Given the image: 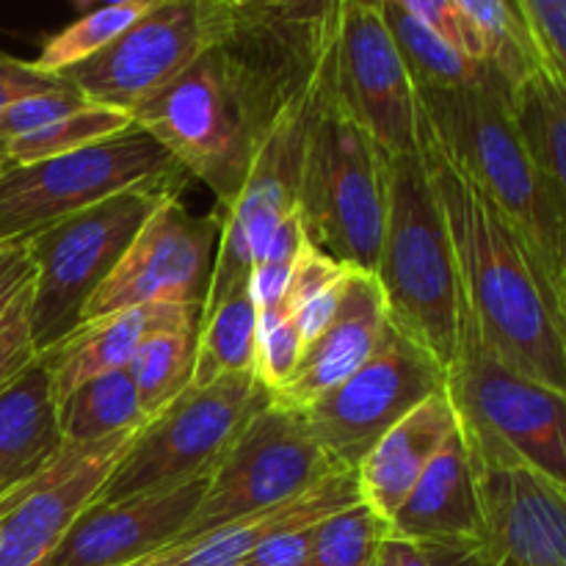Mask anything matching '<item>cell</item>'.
<instances>
[{"instance_id": "1", "label": "cell", "mask_w": 566, "mask_h": 566, "mask_svg": "<svg viewBox=\"0 0 566 566\" xmlns=\"http://www.w3.org/2000/svg\"><path fill=\"white\" fill-rule=\"evenodd\" d=\"M318 36L321 31L238 20L227 42L136 105L133 125L230 208L276 105L307 66Z\"/></svg>"}, {"instance_id": "2", "label": "cell", "mask_w": 566, "mask_h": 566, "mask_svg": "<svg viewBox=\"0 0 566 566\" xmlns=\"http://www.w3.org/2000/svg\"><path fill=\"white\" fill-rule=\"evenodd\" d=\"M420 153L446 216L464 310L481 343L520 374L566 392V326L534 263L475 182L431 136L426 116Z\"/></svg>"}, {"instance_id": "3", "label": "cell", "mask_w": 566, "mask_h": 566, "mask_svg": "<svg viewBox=\"0 0 566 566\" xmlns=\"http://www.w3.org/2000/svg\"><path fill=\"white\" fill-rule=\"evenodd\" d=\"M431 136L475 182L534 263L566 326V197L536 166L497 70L462 88H415Z\"/></svg>"}, {"instance_id": "4", "label": "cell", "mask_w": 566, "mask_h": 566, "mask_svg": "<svg viewBox=\"0 0 566 566\" xmlns=\"http://www.w3.org/2000/svg\"><path fill=\"white\" fill-rule=\"evenodd\" d=\"M385 230L374 276L387 321L448 370L462 343L464 296L423 153L385 155Z\"/></svg>"}, {"instance_id": "5", "label": "cell", "mask_w": 566, "mask_h": 566, "mask_svg": "<svg viewBox=\"0 0 566 566\" xmlns=\"http://www.w3.org/2000/svg\"><path fill=\"white\" fill-rule=\"evenodd\" d=\"M335 28L337 6L321 28L318 44H315L307 66L276 105L274 119L265 127L263 142H260L241 191L232 199L230 208H224L219 249H216L213 274H210L202 313L224 302L238 287L249 285L254 263L265 252L274 232L280 230L287 216L298 210L304 155H307L310 127H313L321 86H324L326 66H329Z\"/></svg>"}, {"instance_id": "6", "label": "cell", "mask_w": 566, "mask_h": 566, "mask_svg": "<svg viewBox=\"0 0 566 566\" xmlns=\"http://www.w3.org/2000/svg\"><path fill=\"white\" fill-rule=\"evenodd\" d=\"M332 55L310 127L298 213L315 247L352 269L374 274L387 208L385 153L337 103Z\"/></svg>"}, {"instance_id": "7", "label": "cell", "mask_w": 566, "mask_h": 566, "mask_svg": "<svg viewBox=\"0 0 566 566\" xmlns=\"http://www.w3.org/2000/svg\"><path fill=\"white\" fill-rule=\"evenodd\" d=\"M188 180V171L136 125L77 153L6 166L0 177V249L25 243L55 221L116 193L147 188L177 197Z\"/></svg>"}, {"instance_id": "8", "label": "cell", "mask_w": 566, "mask_h": 566, "mask_svg": "<svg viewBox=\"0 0 566 566\" xmlns=\"http://www.w3.org/2000/svg\"><path fill=\"white\" fill-rule=\"evenodd\" d=\"M164 199L169 193L147 188L116 193L28 238L25 249L33 263L28 315L39 357L81 326L86 304Z\"/></svg>"}, {"instance_id": "9", "label": "cell", "mask_w": 566, "mask_h": 566, "mask_svg": "<svg viewBox=\"0 0 566 566\" xmlns=\"http://www.w3.org/2000/svg\"><path fill=\"white\" fill-rule=\"evenodd\" d=\"M271 401L254 370L205 387H188L164 412L149 418L116 462L97 503H116L213 475L243 426Z\"/></svg>"}, {"instance_id": "10", "label": "cell", "mask_w": 566, "mask_h": 566, "mask_svg": "<svg viewBox=\"0 0 566 566\" xmlns=\"http://www.w3.org/2000/svg\"><path fill=\"white\" fill-rule=\"evenodd\" d=\"M446 390L464 429L492 437L566 490V392L497 359L468 310Z\"/></svg>"}, {"instance_id": "11", "label": "cell", "mask_w": 566, "mask_h": 566, "mask_svg": "<svg viewBox=\"0 0 566 566\" xmlns=\"http://www.w3.org/2000/svg\"><path fill=\"white\" fill-rule=\"evenodd\" d=\"M340 462L329 457L302 412L269 401L249 418L210 475L197 512L164 551L202 539L224 525L287 501Z\"/></svg>"}, {"instance_id": "12", "label": "cell", "mask_w": 566, "mask_h": 566, "mask_svg": "<svg viewBox=\"0 0 566 566\" xmlns=\"http://www.w3.org/2000/svg\"><path fill=\"white\" fill-rule=\"evenodd\" d=\"M235 28V0H158L108 48L61 77L92 103L130 114Z\"/></svg>"}, {"instance_id": "13", "label": "cell", "mask_w": 566, "mask_h": 566, "mask_svg": "<svg viewBox=\"0 0 566 566\" xmlns=\"http://www.w3.org/2000/svg\"><path fill=\"white\" fill-rule=\"evenodd\" d=\"M446 381L448 370L387 321L376 352L348 379L302 409V418L335 462L357 468L398 420L446 390Z\"/></svg>"}, {"instance_id": "14", "label": "cell", "mask_w": 566, "mask_h": 566, "mask_svg": "<svg viewBox=\"0 0 566 566\" xmlns=\"http://www.w3.org/2000/svg\"><path fill=\"white\" fill-rule=\"evenodd\" d=\"M332 88L381 153H418L423 108L379 0L337 3Z\"/></svg>"}, {"instance_id": "15", "label": "cell", "mask_w": 566, "mask_h": 566, "mask_svg": "<svg viewBox=\"0 0 566 566\" xmlns=\"http://www.w3.org/2000/svg\"><path fill=\"white\" fill-rule=\"evenodd\" d=\"M219 235L221 216H193L177 197L164 199L86 304L81 324L153 302L205 307Z\"/></svg>"}, {"instance_id": "16", "label": "cell", "mask_w": 566, "mask_h": 566, "mask_svg": "<svg viewBox=\"0 0 566 566\" xmlns=\"http://www.w3.org/2000/svg\"><path fill=\"white\" fill-rule=\"evenodd\" d=\"M462 426V423H459ZM475 464L486 551L506 566H566V490L492 437L462 426Z\"/></svg>"}, {"instance_id": "17", "label": "cell", "mask_w": 566, "mask_h": 566, "mask_svg": "<svg viewBox=\"0 0 566 566\" xmlns=\"http://www.w3.org/2000/svg\"><path fill=\"white\" fill-rule=\"evenodd\" d=\"M147 423V420H144ZM144 423L92 446H64L0 517V566H53L72 523L92 506Z\"/></svg>"}, {"instance_id": "18", "label": "cell", "mask_w": 566, "mask_h": 566, "mask_svg": "<svg viewBox=\"0 0 566 566\" xmlns=\"http://www.w3.org/2000/svg\"><path fill=\"white\" fill-rule=\"evenodd\" d=\"M210 475L116 503L86 506L61 542L53 566H133L180 536Z\"/></svg>"}, {"instance_id": "19", "label": "cell", "mask_w": 566, "mask_h": 566, "mask_svg": "<svg viewBox=\"0 0 566 566\" xmlns=\"http://www.w3.org/2000/svg\"><path fill=\"white\" fill-rule=\"evenodd\" d=\"M390 534L440 553H473L486 545L479 479L462 426L448 437L392 514Z\"/></svg>"}, {"instance_id": "20", "label": "cell", "mask_w": 566, "mask_h": 566, "mask_svg": "<svg viewBox=\"0 0 566 566\" xmlns=\"http://www.w3.org/2000/svg\"><path fill=\"white\" fill-rule=\"evenodd\" d=\"M387 310L374 274L352 269L335 315L321 335L304 346L293 374L271 390V401L302 412L354 374L381 340Z\"/></svg>"}, {"instance_id": "21", "label": "cell", "mask_w": 566, "mask_h": 566, "mask_svg": "<svg viewBox=\"0 0 566 566\" xmlns=\"http://www.w3.org/2000/svg\"><path fill=\"white\" fill-rule=\"evenodd\" d=\"M359 501H363V490H359L357 468L337 464V468H332L329 473L315 479L313 484L304 486L302 492H296L287 501L274 503L263 512L224 525V528L213 531V534L202 536L191 545L155 553L147 562L160 566H238L263 542L291 534V531L315 528L324 520H329L332 514L343 512V509L354 506Z\"/></svg>"}, {"instance_id": "22", "label": "cell", "mask_w": 566, "mask_h": 566, "mask_svg": "<svg viewBox=\"0 0 566 566\" xmlns=\"http://www.w3.org/2000/svg\"><path fill=\"white\" fill-rule=\"evenodd\" d=\"M199 318H202L199 304L153 302L111 313L97 321H86L59 346L42 354L50 370L55 401L70 396L83 381L127 368L144 337L153 335L155 329L199 324Z\"/></svg>"}, {"instance_id": "23", "label": "cell", "mask_w": 566, "mask_h": 566, "mask_svg": "<svg viewBox=\"0 0 566 566\" xmlns=\"http://www.w3.org/2000/svg\"><path fill=\"white\" fill-rule=\"evenodd\" d=\"M459 429V415L448 390L434 392L407 418L398 420L357 464L363 501L390 525L392 514L412 492L423 470L448 437Z\"/></svg>"}, {"instance_id": "24", "label": "cell", "mask_w": 566, "mask_h": 566, "mask_svg": "<svg viewBox=\"0 0 566 566\" xmlns=\"http://www.w3.org/2000/svg\"><path fill=\"white\" fill-rule=\"evenodd\" d=\"M61 448L59 401L39 357L0 392V486L44 470Z\"/></svg>"}, {"instance_id": "25", "label": "cell", "mask_w": 566, "mask_h": 566, "mask_svg": "<svg viewBox=\"0 0 566 566\" xmlns=\"http://www.w3.org/2000/svg\"><path fill=\"white\" fill-rule=\"evenodd\" d=\"M258 326L260 313L252 285L238 287L213 310H205L199 318L191 387L213 385L224 376L258 368Z\"/></svg>"}, {"instance_id": "26", "label": "cell", "mask_w": 566, "mask_h": 566, "mask_svg": "<svg viewBox=\"0 0 566 566\" xmlns=\"http://www.w3.org/2000/svg\"><path fill=\"white\" fill-rule=\"evenodd\" d=\"M509 105L531 158L566 197V81L539 66L512 86Z\"/></svg>"}, {"instance_id": "27", "label": "cell", "mask_w": 566, "mask_h": 566, "mask_svg": "<svg viewBox=\"0 0 566 566\" xmlns=\"http://www.w3.org/2000/svg\"><path fill=\"white\" fill-rule=\"evenodd\" d=\"M144 420L147 418L127 368L83 381L59 401V429L64 446H92Z\"/></svg>"}, {"instance_id": "28", "label": "cell", "mask_w": 566, "mask_h": 566, "mask_svg": "<svg viewBox=\"0 0 566 566\" xmlns=\"http://www.w3.org/2000/svg\"><path fill=\"white\" fill-rule=\"evenodd\" d=\"M199 324L155 329L142 340L133 354L127 374L136 385L144 418L164 412L177 396L191 387L193 363H197Z\"/></svg>"}, {"instance_id": "29", "label": "cell", "mask_w": 566, "mask_h": 566, "mask_svg": "<svg viewBox=\"0 0 566 566\" xmlns=\"http://www.w3.org/2000/svg\"><path fill=\"white\" fill-rule=\"evenodd\" d=\"M379 3L415 88H462L495 70L492 64L470 59L462 50L442 42L437 33H431L429 28L412 20L392 0H379Z\"/></svg>"}, {"instance_id": "30", "label": "cell", "mask_w": 566, "mask_h": 566, "mask_svg": "<svg viewBox=\"0 0 566 566\" xmlns=\"http://www.w3.org/2000/svg\"><path fill=\"white\" fill-rule=\"evenodd\" d=\"M130 127L133 116L127 111L88 103L86 108L75 111V114L64 116V119L53 122L42 130L3 142L0 144V155H3L6 166H28L36 164V160L59 158V155L77 153V149H86L92 144L108 142V138L119 136Z\"/></svg>"}, {"instance_id": "31", "label": "cell", "mask_w": 566, "mask_h": 566, "mask_svg": "<svg viewBox=\"0 0 566 566\" xmlns=\"http://www.w3.org/2000/svg\"><path fill=\"white\" fill-rule=\"evenodd\" d=\"M453 3L479 33L486 55H490V64L506 77L509 86H517L523 77L539 70V50H536L514 0H453Z\"/></svg>"}, {"instance_id": "32", "label": "cell", "mask_w": 566, "mask_h": 566, "mask_svg": "<svg viewBox=\"0 0 566 566\" xmlns=\"http://www.w3.org/2000/svg\"><path fill=\"white\" fill-rule=\"evenodd\" d=\"M158 0H127V3L99 6V9L86 11L81 20L50 36L33 64L42 72H50V75H61V72L72 70L75 64L108 48L116 36H122Z\"/></svg>"}, {"instance_id": "33", "label": "cell", "mask_w": 566, "mask_h": 566, "mask_svg": "<svg viewBox=\"0 0 566 566\" xmlns=\"http://www.w3.org/2000/svg\"><path fill=\"white\" fill-rule=\"evenodd\" d=\"M390 534L385 517L365 501L332 514L318 525L307 566H376L381 539Z\"/></svg>"}, {"instance_id": "34", "label": "cell", "mask_w": 566, "mask_h": 566, "mask_svg": "<svg viewBox=\"0 0 566 566\" xmlns=\"http://www.w3.org/2000/svg\"><path fill=\"white\" fill-rule=\"evenodd\" d=\"M304 241H307V232H304L302 213L296 210V213L282 221L280 230L274 232V238L265 247V252L254 263L252 276H249L258 313H271V310H276L285 302L293 265H296Z\"/></svg>"}, {"instance_id": "35", "label": "cell", "mask_w": 566, "mask_h": 566, "mask_svg": "<svg viewBox=\"0 0 566 566\" xmlns=\"http://www.w3.org/2000/svg\"><path fill=\"white\" fill-rule=\"evenodd\" d=\"M302 352V332H298L296 321H293V315L282 304L271 310V313H260L258 368H254V374L269 387V392L293 374Z\"/></svg>"}, {"instance_id": "36", "label": "cell", "mask_w": 566, "mask_h": 566, "mask_svg": "<svg viewBox=\"0 0 566 566\" xmlns=\"http://www.w3.org/2000/svg\"><path fill=\"white\" fill-rule=\"evenodd\" d=\"M88 103H92V99L83 97V94L77 92V88H72L66 81L61 83V86L50 88V92L31 94V97L9 105V108L0 114V144L11 142V138L28 136V133L42 130V127L53 125V122L86 108Z\"/></svg>"}, {"instance_id": "37", "label": "cell", "mask_w": 566, "mask_h": 566, "mask_svg": "<svg viewBox=\"0 0 566 566\" xmlns=\"http://www.w3.org/2000/svg\"><path fill=\"white\" fill-rule=\"evenodd\" d=\"M348 271H352V265L335 260L332 254H326L324 249H318L307 238V241L302 243L296 265H293L291 285H287L282 307L291 315H296L298 310L313 304L315 298L326 296V293H332L335 287H340L343 280L348 276Z\"/></svg>"}, {"instance_id": "38", "label": "cell", "mask_w": 566, "mask_h": 566, "mask_svg": "<svg viewBox=\"0 0 566 566\" xmlns=\"http://www.w3.org/2000/svg\"><path fill=\"white\" fill-rule=\"evenodd\" d=\"M392 3L401 11H407V14L412 17V20H418L420 25L429 28L431 33H437L442 42L462 50L470 59L490 64L484 42H481L479 33L473 31V25L464 20L462 11L457 9L453 0H392Z\"/></svg>"}, {"instance_id": "39", "label": "cell", "mask_w": 566, "mask_h": 566, "mask_svg": "<svg viewBox=\"0 0 566 566\" xmlns=\"http://www.w3.org/2000/svg\"><path fill=\"white\" fill-rule=\"evenodd\" d=\"M542 66L558 72L566 81V0H514Z\"/></svg>"}, {"instance_id": "40", "label": "cell", "mask_w": 566, "mask_h": 566, "mask_svg": "<svg viewBox=\"0 0 566 566\" xmlns=\"http://www.w3.org/2000/svg\"><path fill=\"white\" fill-rule=\"evenodd\" d=\"M28 304H31V287L17 298L14 307L0 324V392L39 359L36 346H33Z\"/></svg>"}, {"instance_id": "41", "label": "cell", "mask_w": 566, "mask_h": 566, "mask_svg": "<svg viewBox=\"0 0 566 566\" xmlns=\"http://www.w3.org/2000/svg\"><path fill=\"white\" fill-rule=\"evenodd\" d=\"M61 83H64L61 75H50V72L39 70L33 61L14 59V55L0 50V114L9 105L31 97V94L50 92V88L61 86Z\"/></svg>"}, {"instance_id": "42", "label": "cell", "mask_w": 566, "mask_h": 566, "mask_svg": "<svg viewBox=\"0 0 566 566\" xmlns=\"http://www.w3.org/2000/svg\"><path fill=\"white\" fill-rule=\"evenodd\" d=\"M315 534H318V525L274 536L254 547L238 566H307L315 547Z\"/></svg>"}, {"instance_id": "43", "label": "cell", "mask_w": 566, "mask_h": 566, "mask_svg": "<svg viewBox=\"0 0 566 566\" xmlns=\"http://www.w3.org/2000/svg\"><path fill=\"white\" fill-rule=\"evenodd\" d=\"M33 263L28 258L25 243H11L0 249V324L14 307L17 298L31 287Z\"/></svg>"}, {"instance_id": "44", "label": "cell", "mask_w": 566, "mask_h": 566, "mask_svg": "<svg viewBox=\"0 0 566 566\" xmlns=\"http://www.w3.org/2000/svg\"><path fill=\"white\" fill-rule=\"evenodd\" d=\"M376 566H440V564H437L434 553L426 551L423 545H415V542L401 539V536L387 534L379 545Z\"/></svg>"}, {"instance_id": "45", "label": "cell", "mask_w": 566, "mask_h": 566, "mask_svg": "<svg viewBox=\"0 0 566 566\" xmlns=\"http://www.w3.org/2000/svg\"><path fill=\"white\" fill-rule=\"evenodd\" d=\"M431 553H434L437 564L440 566H501V562L486 551V545L473 553H440V551H431Z\"/></svg>"}, {"instance_id": "46", "label": "cell", "mask_w": 566, "mask_h": 566, "mask_svg": "<svg viewBox=\"0 0 566 566\" xmlns=\"http://www.w3.org/2000/svg\"><path fill=\"white\" fill-rule=\"evenodd\" d=\"M39 473H42V470H39ZM39 473L28 475V479H22V481H14V484L0 486V517H3V514L9 512V509L14 506V503L20 501V497L25 495L28 490H31V484H33V481H36Z\"/></svg>"}, {"instance_id": "47", "label": "cell", "mask_w": 566, "mask_h": 566, "mask_svg": "<svg viewBox=\"0 0 566 566\" xmlns=\"http://www.w3.org/2000/svg\"><path fill=\"white\" fill-rule=\"evenodd\" d=\"M116 3H127V0H72V6H75V9H81L83 14L92 9H99V6H116Z\"/></svg>"}, {"instance_id": "48", "label": "cell", "mask_w": 566, "mask_h": 566, "mask_svg": "<svg viewBox=\"0 0 566 566\" xmlns=\"http://www.w3.org/2000/svg\"><path fill=\"white\" fill-rule=\"evenodd\" d=\"M133 566H160V564H155V562H147V558H144V562H138V564H133Z\"/></svg>"}, {"instance_id": "49", "label": "cell", "mask_w": 566, "mask_h": 566, "mask_svg": "<svg viewBox=\"0 0 566 566\" xmlns=\"http://www.w3.org/2000/svg\"><path fill=\"white\" fill-rule=\"evenodd\" d=\"M3 171H6V164H3V155H0V177H3Z\"/></svg>"}, {"instance_id": "50", "label": "cell", "mask_w": 566, "mask_h": 566, "mask_svg": "<svg viewBox=\"0 0 566 566\" xmlns=\"http://www.w3.org/2000/svg\"><path fill=\"white\" fill-rule=\"evenodd\" d=\"M235 3H243V0H235Z\"/></svg>"}, {"instance_id": "51", "label": "cell", "mask_w": 566, "mask_h": 566, "mask_svg": "<svg viewBox=\"0 0 566 566\" xmlns=\"http://www.w3.org/2000/svg\"><path fill=\"white\" fill-rule=\"evenodd\" d=\"M501 566H506V564H501Z\"/></svg>"}]
</instances>
